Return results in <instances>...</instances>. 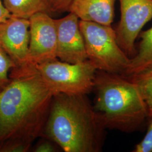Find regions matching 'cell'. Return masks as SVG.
Masks as SVG:
<instances>
[{
	"label": "cell",
	"instance_id": "cell-10",
	"mask_svg": "<svg viewBox=\"0 0 152 152\" xmlns=\"http://www.w3.org/2000/svg\"><path fill=\"white\" fill-rule=\"evenodd\" d=\"M115 0H74L68 11L82 20L111 26L114 18Z\"/></svg>",
	"mask_w": 152,
	"mask_h": 152
},
{
	"label": "cell",
	"instance_id": "cell-16",
	"mask_svg": "<svg viewBox=\"0 0 152 152\" xmlns=\"http://www.w3.org/2000/svg\"><path fill=\"white\" fill-rule=\"evenodd\" d=\"M134 152H152V121L149 126L145 137L136 145Z\"/></svg>",
	"mask_w": 152,
	"mask_h": 152
},
{
	"label": "cell",
	"instance_id": "cell-11",
	"mask_svg": "<svg viewBox=\"0 0 152 152\" xmlns=\"http://www.w3.org/2000/svg\"><path fill=\"white\" fill-rule=\"evenodd\" d=\"M135 55L130 59L124 76H130L152 67V27L140 33Z\"/></svg>",
	"mask_w": 152,
	"mask_h": 152
},
{
	"label": "cell",
	"instance_id": "cell-3",
	"mask_svg": "<svg viewBox=\"0 0 152 152\" xmlns=\"http://www.w3.org/2000/svg\"><path fill=\"white\" fill-rule=\"evenodd\" d=\"M94 90L96 97L93 107L105 129L136 132L150 118L138 87L127 77L97 71Z\"/></svg>",
	"mask_w": 152,
	"mask_h": 152
},
{
	"label": "cell",
	"instance_id": "cell-19",
	"mask_svg": "<svg viewBox=\"0 0 152 152\" xmlns=\"http://www.w3.org/2000/svg\"><path fill=\"white\" fill-rule=\"evenodd\" d=\"M11 16L10 11L7 9L5 6L2 3V1L0 0V24L6 21Z\"/></svg>",
	"mask_w": 152,
	"mask_h": 152
},
{
	"label": "cell",
	"instance_id": "cell-17",
	"mask_svg": "<svg viewBox=\"0 0 152 152\" xmlns=\"http://www.w3.org/2000/svg\"><path fill=\"white\" fill-rule=\"evenodd\" d=\"M74 0H48L49 11H68Z\"/></svg>",
	"mask_w": 152,
	"mask_h": 152
},
{
	"label": "cell",
	"instance_id": "cell-4",
	"mask_svg": "<svg viewBox=\"0 0 152 152\" xmlns=\"http://www.w3.org/2000/svg\"><path fill=\"white\" fill-rule=\"evenodd\" d=\"M89 60L97 71L124 75L130 59L117 43L114 29L95 22L80 20Z\"/></svg>",
	"mask_w": 152,
	"mask_h": 152
},
{
	"label": "cell",
	"instance_id": "cell-13",
	"mask_svg": "<svg viewBox=\"0 0 152 152\" xmlns=\"http://www.w3.org/2000/svg\"><path fill=\"white\" fill-rule=\"evenodd\" d=\"M126 77L133 82L138 87L142 97L147 104L149 117L152 118V67Z\"/></svg>",
	"mask_w": 152,
	"mask_h": 152
},
{
	"label": "cell",
	"instance_id": "cell-18",
	"mask_svg": "<svg viewBox=\"0 0 152 152\" xmlns=\"http://www.w3.org/2000/svg\"><path fill=\"white\" fill-rule=\"evenodd\" d=\"M56 151L54 146L49 141H43L39 143L36 147L34 152H54Z\"/></svg>",
	"mask_w": 152,
	"mask_h": 152
},
{
	"label": "cell",
	"instance_id": "cell-5",
	"mask_svg": "<svg viewBox=\"0 0 152 152\" xmlns=\"http://www.w3.org/2000/svg\"><path fill=\"white\" fill-rule=\"evenodd\" d=\"M55 95H87L94 90L96 69L88 60L71 64L56 59L34 65Z\"/></svg>",
	"mask_w": 152,
	"mask_h": 152
},
{
	"label": "cell",
	"instance_id": "cell-1",
	"mask_svg": "<svg viewBox=\"0 0 152 152\" xmlns=\"http://www.w3.org/2000/svg\"><path fill=\"white\" fill-rule=\"evenodd\" d=\"M10 78L0 91V143H32L44 134L54 94L32 64L14 68Z\"/></svg>",
	"mask_w": 152,
	"mask_h": 152
},
{
	"label": "cell",
	"instance_id": "cell-9",
	"mask_svg": "<svg viewBox=\"0 0 152 152\" xmlns=\"http://www.w3.org/2000/svg\"><path fill=\"white\" fill-rule=\"evenodd\" d=\"M29 26V19L12 15L0 24V48L11 58L16 66L27 63Z\"/></svg>",
	"mask_w": 152,
	"mask_h": 152
},
{
	"label": "cell",
	"instance_id": "cell-8",
	"mask_svg": "<svg viewBox=\"0 0 152 152\" xmlns=\"http://www.w3.org/2000/svg\"><path fill=\"white\" fill-rule=\"evenodd\" d=\"M54 20L57 32V58L71 64L87 60L78 17L70 12L65 17Z\"/></svg>",
	"mask_w": 152,
	"mask_h": 152
},
{
	"label": "cell",
	"instance_id": "cell-12",
	"mask_svg": "<svg viewBox=\"0 0 152 152\" xmlns=\"http://www.w3.org/2000/svg\"><path fill=\"white\" fill-rule=\"evenodd\" d=\"M12 15L29 19L39 12L49 11L48 0H3Z\"/></svg>",
	"mask_w": 152,
	"mask_h": 152
},
{
	"label": "cell",
	"instance_id": "cell-14",
	"mask_svg": "<svg viewBox=\"0 0 152 152\" xmlns=\"http://www.w3.org/2000/svg\"><path fill=\"white\" fill-rule=\"evenodd\" d=\"M16 66L14 61L0 48V91L10 81V73Z\"/></svg>",
	"mask_w": 152,
	"mask_h": 152
},
{
	"label": "cell",
	"instance_id": "cell-2",
	"mask_svg": "<svg viewBox=\"0 0 152 152\" xmlns=\"http://www.w3.org/2000/svg\"><path fill=\"white\" fill-rule=\"evenodd\" d=\"M105 130L87 95L54 96L44 134L64 151H101Z\"/></svg>",
	"mask_w": 152,
	"mask_h": 152
},
{
	"label": "cell",
	"instance_id": "cell-7",
	"mask_svg": "<svg viewBox=\"0 0 152 152\" xmlns=\"http://www.w3.org/2000/svg\"><path fill=\"white\" fill-rule=\"evenodd\" d=\"M30 39L27 63L37 65L57 58V32L54 19L46 12L29 18Z\"/></svg>",
	"mask_w": 152,
	"mask_h": 152
},
{
	"label": "cell",
	"instance_id": "cell-15",
	"mask_svg": "<svg viewBox=\"0 0 152 152\" xmlns=\"http://www.w3.org/2000/svg\"><path fill=\"white\" fill-rule=\"evenodd\" d=\"M31 144L18 139H11L0 143V152H27Z\"/></svg>",
	"mask_w": 152,
	"mask_h": 152
},
{
	"label": "cell",
	"instance_id": "cell-6",
	"mask_svg": "<svg viewBox=\"0 0 152 152\" xmlns=\"http://www.w3.org/2000/svg\"><path fill=\"white\" fill-rule=\"evenodd\" d=\"M120 20L114 29L117 43L131 59L136 53L135 41L143 27L152 19V0H119Z\"/></svg>",
	"mask_w": 152,
	"mask_h": 152
}]
</instances>
